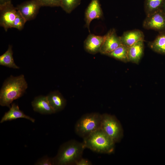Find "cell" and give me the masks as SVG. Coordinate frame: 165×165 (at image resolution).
Returning a JSON list of instances; mask_svg holds the SVG:
<instances>
[{
	"label": "cell",
	"instance_id": "cell-1",
	"mask_svg": "<svg viewBox=\"0 0 165 165\" xmlns=\"http://www.w3.org/2000/svg\"><path fill=\"white\" fill-rule=\"evenodd\" d=\"M28 87L24 75H12L4 82L0 91V105L10 108L13 101L21 97Z\"/></svg>",
	"mask_w": 165,
	"mask_h": 165
},
{
	"label": "cell",
	"instance_id": "cell-2",
	"mask_svg": "<svg viewBox=\"0 0 165 165\" xmlns=\"http://www.w3.org/2000/svg\"><path fill=\"white\" fill-rule=\"evenodd\" d=\"M85 148L83 142L71 140L64 142L61 145L57 155L53 158L54 165H75L82 157Z\"/></svg>",
	"mask_w": 165,
	"mask_h": 165
},
{
	"label": "cell",
	"instance_id": "cell-3",
	"mask_svg": "<svg viewBox=\"0 0 165 165\" xmlns=\"http://www.w3.org/2000/svg\"><path fill=\"white\" fill-rule=\"evenodd\" d=\"M86 148L97 153L109 154L114 150L115 143L101 128L83 138Z\"/></svg>",
	"mask_w": 165,
	"mask_h": 165
},
{
	"label": "cell",
	"instance_id": "cell-4",
	"mask_svg": "<svg viewBox=\"0 0 165 165\" xmlns=\"http://www.w3.org/2000/svg\"><path fill=\"white\" fill-rule=\"evenodd\" d=\"M102 114L97 112L85 114L77 121L75 127L76 134L83 138L101 128Z\"/></svg>",
	"mask_w": 165,
	"mask_h": 165
},
{
	"label": "cell",
	"instance_id": "cell-5",
	"mask_svg": "<svg viewBox=\"0 0 165 165\" xmlns=\"http://www.w3.org/2000/svg\"><path fill=\"white\" fill-rule=\"evenodd\" d=\"M101 129L115 143L119 142L123 138V131L121 124L114 115L107 113L102 114Z\"/></svg>",
	"mask_w": 165,
	"mask_h": 165
},
{
	"label": "cell",
	"instance_id": "cell-6",
	"mask_svg": "<svg viewBox=\"0 0 165 165\" xmlns=\"http://www.w3.org/2000/svg\"><path fill=\"white\" fill-rule=\"evenodd\" d=\"M17 10L11 3L9 2L0 5V25L6 31L12 28Z\"/></svg>",
	"mask_w": 165,
	"mask_h": 165
},
{
	"label": "cell",
	"instance_id": "cell-7",
	"mask_svg": "<svg viewBox=\"0 0 165 165\" xmlns=\"http://www.w3.org/2000/svg\"><path fill=\"white\" fill-rule=\"evenodd\" d=\"M143 26L147 29L165 30V13L161 9L147 15Z\"/></svg>",
	"mask_w": 165,
	"mask_h": 165
},
{
	"label": "cell",
	"instance_id": "cell-8",
	"mask_svg": "<svg viewBox=\"0 0 165 165\" xmlns=\"http://www.w3.org/2000/svg\"><path fill=\"white\" fill-rule=\"evenodd\" d=\"M41 7L38 0H30L18 5L16 8L27 21L35 18Z\"/></svg>",
	"mask_w": 165,
	"mask_h": 165
},
{
	"label": "cell",
	"instance_id": "cell-9",
	"mask_svg": "<svg viewBox=\"0 0 165 165\" xmlns=\"http://www.w3.org/2000/svg\"><path fill=\"white\" fill-rule=\"evenodd\" d=\"M103 15L99 0H91L86 10L85 14V26L89 32L91 22L94 19L101 18Z\"/></svg>",
	"mask_w": 165,
	"mask_h": 165
},
{
	"label": "cell",
	"instance_id": "cell-10",
	"mask_svg": "<svg viewBox=\"0 0 165 165\" xmlns=\"http://www.w3.org/2000/svg\"><path fill=\"white\" fill-rule=\"evenodd\" d=\"M108 36V33L103 36L90 34L84 42V47L88 53L95 54L100 52L101 48Z\"/></svg>",
	"mask_w": 165,
	"mask_h": 165
},
{
	"label": "cell",
	"instance_id": "cell-11",
	"mask_svg": "<svg viewBox=\"0 0 165 165\" xmlns=\"http://www.w3.org/2000/svg\"><path fill=\"white\" fill-rule=\"evenodd\" d=\"M108 36L103 43L100 50L101 54L107 55L112 51L122 44L120 36L116 34L114 29L108 33Z\"/></svg>",
	"mask_w": 165,
	"mask_h": 165
},
{
	"label": "cell",
	"instance_id": "cell-12",
	"mask_svg": "<svg viewBox=\"0 0 165 165\" xmlns=\"http://www.w3.org/2000/svg\"><path fill=\"white\" fill-rule=\"evenodd\" d=\"M31 105L34 110L40 114L48 115L55 113L46 96L40 95L36 97L32 101Z\"/></svg>",
	"mask_w": 165,
	"mask_h": 165
},
{
	"label": "cell",
	"instance_id": "cell-13",
	"mask_svg": "<svg viewBox=\"0 0 165 165\" xmlns=\"http://www.w3.org/2000/svg\"><path fill=\"white\" fill-rule=\"evenodd\" d=\"M9 108V111L6 112L2 118L0 122L1 123L20 118L26 119L32 123L35 122V119L25 114L20 110L18 106L16 104L12 103Z\"/></svg>",
	"mask_w": 165,
	"mask_h": 165
},
{
	"label": "cell",
	"instance_id": "cell-14",
	"mask_svg": "<svg viewBox=\"0 0 165 165\" xmlns=\"http://www.w3.org/2000/svg\"><path fill=\"white\" fill-rule=\"evenodd\" d=\"M122 44L129 47L140 41H144V35L141 30L135 29L125 31L120 36Z\"/></svg>",
	"mask_w": 165,
	"mask_h": 165
},
{
	"label": "cell",
	"instance_id": "cell-15",
	"mask_svg": "<svg viewBox=\"0 0 165 165\" xmlns=\"http://www.w3.org/2000/svg\"><path fill=\"white\" fill-rule=\"evenodd\" d=\"M46 97L55 113L63 110L65 108L66 104V100L58 91L51 92Z\"/></svg>",
	"mask_w": 165,
	"mask_h": 165
},
{
	"label": "cell",
	"instance_id": "cell-16",
	"mask_svg": "<svg viewBox=\"0 0 165 165\" xmlns=\"http://www.w3.org/2000/svg\"><path fill=\"white\" fill-rule=\"evenodd\" d=\"M144 41H139L128 47L127 55L128 62L138 64L143 54Z\"/></svg>",
	"mask_w": 165,
	"mask_h": 165
},
{
	"label": "cell",
	"instance_id": "cell-17",
	"mask_svg": "<svg viewBox=\"0 0 165 165\" xmlns=\"http://www.w3.org/2000/svg\"><path fill=\"white\" fill-rule=\"evenodd\" d=\"M12 46L9 45L7 51L0 56V65L9 68L19 69L15 63L13 57Z\"/></svg>",
	"mask_w": 165,
	"mask_h": 165
},
{
	"label": "cell",
	"instance_id": "cell-18",
	"mask_svg": "<svg viewBox=\"0 0 165 165\" xmlns=\"http://www.w3.org/2000/svg\"><path fill=\"white\" fill-rule=\"evenodd\" d=\"M128 47L122 44L106 55L123 62H128Z\"/></svg>",
	"mask_w": 165,
	"mask_h": 165
},
{
	"label": "cell",
	"instance_id": "cell-19",
	"mask_svg": "<svg viewBox=\"0 0 165 165\" xmlns=\"http://www.w3.org/2000/svg\"><path fill=\"white\" fill-rule=\"evenodd\" d=\"M149 45L154 51L165 54V33L158 35L153 41L150 42Z\"/></svg>",
	"mask_w": 165,
	"mask_h": 165
},
{
	"label": "cell",
	"instance_id": "cell-20",
	"mask_svg": "<svg viewBox=\"0 0 165 165\" xmlns=\"http://www.w3.org/2000/svg\"><path fill=\"white\" fill-rule=\"evenodd\" d=\"M164 0H145L144 9L146 16L161 9Z\"/></svg>",
	"mask_w": 165,
	"mask_h": 165
},
{
	"label": "cell",
	"instance_id": "cell-21",
	"mask_svg": "<svg viewBox=\"0 0 165 165\" xmlns=\"http://www.w3.org/2000/svg\"><path fill=\"white\" fill-rule=\"evenodd\" d=\"M81 0H61V6L68 13H71L80 3Z\"/></svg>",
	"mask_w": 165,
	"mask_h": 165
},
{
	"label": "cell",
	"instance_id": "cell-22",
	"mask_svg": "<svg viewBox=\"0 0 165 165\" xmlns=\"http://www.w3.org/2000/svg\"><path fill=\"white\" fill-rule=\"evenodd\" d=\"M27 21L20 13L17 11L16 16L13 22L12 28L21 30Z\"/></svg>",
	"mask_w": 165,
	"mask_h": 165
},
{
	"label": "cell",
	"instance_id": "cell-23",
	"mask_svg": "<svg viewBox=\"0 0 165 165\" xmlns=\"http://www.w3.org/2000/svg\"><path fill=\"white\" fill-rule=\"evenodd\" d=\"M41 6H61V0H38Z\"/></svg>",
	"mask_w": 165,
	"mask_h": 165
},
{
	"label": "cell",
	"instance_id": "cell-24",
	"mask_svg": "<svg viewBox=\"0 0 165 165\" xmlns=\"http://www.w3.org/2000/svg\"><path fill=\"white\" fill-rule=\"evenodd\" d=\"M35 165H53V158L45 156L39 159L35 163Z\"/></svg>",
	"mask_w": 165,
	"mask_h": 165
},
{
	"label": "cell",
	"instance_id": "cell-25",
	"mask_svg": "<svg viewBox=\"0 0 165 165\" xmlns=\"http://www.w3.org/2000/svg\"><path fill=\"white\" fill-rule=\"evenodd\" d=\"M92 164L88 160L81 157L75 163V165H91Z\"/></svg>",
	"mask_w": 165,
	"mask_h": 165
},
{
	"label": "cell",
	"instance_id": "cell-26",
	"mask_svg": "<svg viewBox=\"0 0 165 165\" xmlns=\"http://www.w3.org/2000/svg\"><path fill=\"white\" fill-rule=\"evenodd\" d=\"M11 0H0V5L11 2Z\"/></svg>",
	"mask_w": 165,
	"mask_h": 165
},
{
	"label": "cell",
	"instance_id": "cell-27",
	"mask_svg": "<svg viewBox=\"0 0 165 165\" xmlns=\"http://www.w3.org/2000/svg\"><path fill=\"white\" fill-rule=\"evenodd\" d=\"M162 9L165 13V0L164 1Z\"/></svg>",
	"mask_w": 165,
	"mask_h": 165
}]
</instances>
